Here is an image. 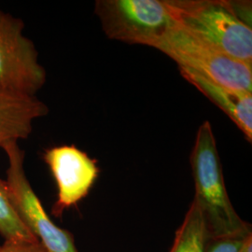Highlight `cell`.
I'll use <instances>...</instances> for the list:
<instances>
[{
  "label": "cell",
  "instance_id": "ba28073f",
  "mask_svg": "<svg viewBox=\"0 0 252 252\" xmlns=\"http://www.w3.org/2000/svg\"><path fill=\"white\" fill-rule=\"evenodd\" d=\"M49 112L45 103L36 96L0 91V148L6 143L27 139L33 123Z\"/></svg>",
  "mask_w": 252,
  "mask_h": 252
},
{
  "label": "cell",
  "instance_id": "9c48e42d",
  "mask_svg": "<svg viewBox=\"0 0 252 252\" xmlns=\"http://www.w3.org/2000/svg\"><path fill=\"white\" fill-rule=\"evenodd\" d=\"M181 76L220 108L242 131L251 142L252 138V94L220 85L196 73L180 68Z\"/></svg>",
  "mask_w": 252,
  "mask_h": 252
},
{
  "label": "cell",
  "instance_id": "277c9868",
  "mask_svg": "<svg viewBox=\"0 0 252 252\" xmlns=\"http://www.w3.org/2000/svg\"><path fill=\"white\" fill-rule=\"evenodd\" d=\"M95 14L110 39L154 48L177 25L164 0H98Z\"/></svg>",
  "mask_w": 252,
  "mask_h": 252
},
{
  "label": "cell",
  "instance_id": "8fae6325",
  "mask_svg": "<svg viewBox=\"0 0 252 252\" xmlns=\"http://www.w3.org/2000/svg\"><path fill=\"white\" fill-rule=\"evenodd\" d=\"M0 234L5 240L38 241L20 220L9 199L6 181L0 180Z\"/></svg>",
  "mask_w": 252,
  "mask_h": 252
},
{
  "label": "cell",
  "instance_id": "5bb4252c",
  "mask_svg": "<svg viewBox=\"0 0 252 252\" xmlns=\"http://www.w3.org/2000/svg\"><path fill=\"white\" fill-rule=\"evenodd\" d=\"M237 252H252V233H250L245 237L243 243Z\"/></svg>",
  "mask_w": 252,
  "mask_h": 252
},
{
  "label": "cell",
  "instance_id": "3957f363",
  "mask_svg": "<svg viewBox=\"0 0 252 252\" xmlns=\"http://www.w3.org/2000/svg\"><path fill=\"white\" fill-rule=\"evenodd\" d=\"M184 68L220 85L252 93V64L208 45L176 25L154 46Z\"/></svg>",
  "mask_w": 252,
  "mask_h": 252
},
{
  "label": "cell",
  "instance_id": "5b68a950",
  "mask_svg": "<svg viewBox=\"0 0 252 252\" xmlns=\"http://www.w3.org/2000/svg\"><path fill=\"white\" fill-rule=\"evenodd\" d=\"M8 158L7 180L9 199L20 220L48 252H78L72 234L54 224L27 180L25 152L17 141L1 147Z\"/></svg>",
  "mask_w": 252,
  "mask_h": 252
},
{
  "label": "cell",
  "instance_id": "30bf717a",
  "mask_svg": "<svg viewBox=\"0 0 252 252\" xmlns=\"http://www.w3.org/2000/svg\"><path fill=\"white\" fill-rule=\"evenodd\" d=\"M209 239L204 213L193 199L183 222L176 233L169 252H207Z\"/></svg>",
  "mask_w": 252,
  "mask_h": 252
},
{
  "label": "cell",
  "instance_id": "52a82bcc",
  "mask_svg": "<svg viewBox=\"0 0 252 252\" xmlns=\"http://www.w3.org/2000/svg\"><path fill=\"white\" fill-rule=\"evenodd\" d=\"M44 161L57 186V200L52 211L60 217L88 195L99 176V167L95 159L74 145L48 149Z\"/></svg>",
  "mask_w": 252,
  "mask_h": 252
},
{
  "label": "cell",
  "instance_id": "7c38bea8",
  "mask_svg": "<svg viewBox=\"0 0 252 252\" xmlns=\"http://www.w3.org/2000/svg\"><path fill=\"white\" fill-rule=\"evenodd\" d=\"M0 252H48L39 241L28 242L21 240H5L0 246Z\"/></svg>",
  "mask_w": 252,
  "mask_h": 252
},
{
  "label": "cell",
  "instance_id": "7a4b0ae2",
  "mask_svg": "<svg viewBox=\"0 0 252 252\" xmlns=\"http://www.w3.org/2000/svg\"><path fill=\"white\" fill-rule=\"evenodd\" d=\"M177 25L208 45L252 64V26L225 0H164Z\"/></svg>",
  "mask_w": 252,
  "mask_h": 252
},
{
  "label": "cell",
  "instance_id": "8992f818",
  "mask_svg": "<svg viewBox=\"0 0 252 252\" xmlns=\"http://www.w3.org/2000/svg\"><path fill=\"white\" fill-rule=\"evenodd\" d=\"M24 29L23 20L0 9V91L36 96L47 76Z\"/></svg>",
  "mask_w": 252,
  "mask_h": 252
},
{
  "label": "cell",
  "instance_id": "4fadbf2b",
  "mask_svg": "<svg viewBox=\"0 0 252 252\" xmlns=\"http://www.w3.org/2000/svg\"><path fill=\"white\" fill-rule=\"evenodd\" d=\"M247 235L213 239L212 244L207 247V252H237Z\"/></svg>",
  "mask_w": 252,
  "mask_h": 252
},
{
  "label": "cell",
  "instance_id": "6da1fadb",
  "mask_svg": "<svg viewBox=\"0 0 252 252\" xmlns=\"http://www.w3.org/2000/svg\"><path fill=\"white\" fill-rule=\"evenodd\" d=\"M195 196L207 221L209 238L245 236L252 233L230 201L215 135L209 122L199 127L190 154Z\"/></svg>",
  "mask_w": 252,
  "mask_h": 252
}]
</instances>
